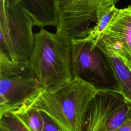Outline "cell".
I'll return each instance as SVG.
<instances>
[{
	"instance_id": "9",
	"label": "cell",
	"mask_w": 131,
	"mask_h": 131,
	"mask_svg": "<svg viewBox=\"0 0 131 131\" xmlns=\"http://www.w3.org/2000/svg\"><path fill=\"white\" fill-rule=\"evenodd\" d=\"M16 5L31 17L35 26L42 29L58 24L57 0H19Z\"/></svg>"
},
{
	"instance_id": "15",
	"label": "cell",
	"mask_w": 131,
	"mask_h": 131,
	"mask_svg": "<svg viewBox=\"0 0 131 131\" xmlns=\"http://www.w3.org/2000/svg\"><path fill=\"white\" fill-rule=\"evenodd\" d=\"M41 113L43 122L42 131H62L46 115Z\"/></svg>"
},
{
	"instance_id": "7",
	"label": "cell",
	"mask_w": 131,
	"mask_h": 131,
	"mask_svg": "<svg viewBox=\"0 0 131 131\" xmlns=\"http://www.w3.org/2000/svg\"><path fill=\"white\" fill-rule=\"evenodd\" d=\"M124 100L119 91L99 90L90 103L83 131H107L109 117Z\"/></svg>"
},
{
	"instance_id": "17",
	"label": "cell",
	"mask_w": 131,
	"mask_h": 131,
	"mask_svg": "<svg viewBox=\"0 0 131 131\" xmlns=\"http://www.w3.org/2000/svg\"><path fill=\"white\" fill-rule=\"evenodd\" d=\"M9 3V0H0V16L6 15V5Z\"/></svg>"
},
{
	"instance_id": "19",
	"label": "cell",
	"mask_w": 131,
	"mask_h": 131,
	"mask_svg": "<svg viewBox=\"0 0 131 131\" xmlns=\"http://www.w3.org/2000/svg\"><path fill=\"white\" fill-rule=\"evenodd\" d=\"M0 131H9L6 127L3 126V125H0Z\"/></svg>"
},
{
	"instance_id": "2",
	"label": "cell",
	"mask_w": 131,
	"mask_h": 131,
	"mask_svg": "<svg viewBox=\"0 0 131 131\" xmlns=\"http://www.w3.org/2000/svg\"><path fill=\"white\" fill-rule=\"evenodd\" d=\"M43 91L56 90L73 79L72 38L67 33L41 29L34 34V46L28 60Z\"/></svg>"
},
{
	"instance_id": "5",
	"label": "cell",
	"mask_w": 131,
	"mask_h": 131,
	"mask_svg": "<svg viewBox=\"0 0 131 131\" xmlns=\"http://www.w3.org/2000/svg\"><path fill=\"white\" fill-rule=\"evenodd\" d=\"M6 18H0V53L14 61L28 60L34 46V25L17 5H6Z\"/></svg>"
},
{
	"instance_id": "1",
	"label": "cell",
	"mask_w": 131,
	"mask_h": 131,
	"mask_svg": "<svg viewBox=\"0 0 131 131\" xmlns=\"http://www.w3.org/2000/svg\"><path fill=\"white\" fill-rule=\"evenodd\" d=\"M99 90L74 78L56 90L43 91L28 110L42 113L62 131H83L90 103Z\"/></svg>"
},
{
	"instance_id": "4",
	"label": "cell",
	"mask_w": 131,
	"mask_h": 131,
	"mask_svg": "<svg viewBox=\"0 0 131 131\" xmlns=\"http://www.w3.org/2000/svg\"><path fill=\"white\" fill-rule=\"evenodd\" d=\"M73 78L80 79L99 90L119 91L110 61L98 45L86 37L72 39Z\"/></svg>"
},
{
	"instance_id": "18",
	"label": "cell",
	"mask_w": 131,
	"mask_h": 131,
	"mask_svg": "<svg viewBox=\"0 0 131 131\" xmlns=\"http://www.w3.org/2000/svg\"><path fill=\"white\" fill-rule=\"evenodd\" d=\"M18 1H19V0H9V3L16 5L17 4V3L18 2Z\"/></svg>"
},
{
	"instance_id": "14",
	"label": "cell",
	"mask_w": 131,
	"mask_h": 131,
	"mask_svg": "<svg viewBox=\"0 0 131 131\" xmlns=\"http://www.w3.org/2000/svg\"><path fill=\"white\" fill-rule=\"evenodd\" d=\"M0 125L9 131H30L17 115L12 113L0 117Z\"/></svg>"
},
{
	"instance_id": "6",
	"label": "cell",
	"mask_w": 131,
	"mask_h": 131,
	"mask_svg": "<svg viewBox=\"0 0 131 131\" xmlns=\"http://www.w3.org/2000/svg\"><path fill=\"white\" fill-rule=\"evenodd\" d=\"M120 0H57L59 23L56 32H64L72 39L86 36L111 7Z\"/></svg>"
},
{
	"instance_id": "10",
	"label": "cell",
	"mask_w": 131,
	"mask_h": 131,
	"mask_svg": "<svg viewBox=\"0 0 131 131\" xmlns=\"http://www.w3.org/2000/svg\"><path fill=\"white\" fill-rule=\"evenodd\" d=\"M110 41L121 45L131 57V8L119 9L102 34Z\"/></svg>"
},
{
	"instance_id": "12",
	"label": "cell",
	"mask_w": 131,
	"mask_h": 131,
	"mask_svg": "<svg viewBox=\"0 0 131 131\" xmlns=\"http://www.w3.org/2000/svg\"><path fill=\"white\" fill-rule=\"evenodd\" d=\"M131 111V102L125 98L124 102L110 115L107 120V130L117 131Z\"/></svg>"
},
{
	"instance_id": "8",
	"label": "cell",
	"mask_w": 131,
	"mask_h": 131,
	"mask_svg": "<svg viewBox=\"0 0 131 131\" xmlns=\"http://www.w3.org/2000/svg\"><path fill=\"white\" fill-rule=\"evenodd\" d=\"M97 44L106 55L115 74L119 92L131 102V57L124 49H115L102 39Z\"/></svg>"
},
{
	"instance_id": "3",
	"label": "cell",
	"mask_w": 131,
	"mask_h": 131,
	"mask_svg": "<svg viewBox=\"0 0 131 131\" xmlns=\"http://www.w3.org/2000/svg\"><path fill=\"white\" fill-rule=\"evenodd\" d=\"M43 91L28 60L12 61L0 53V117L28 110Z\"/></svg>"
},
{
	"instance_id": "11",
	"label": "cell",
	"mask_w": 131,
	"mask_h": 131,
	"mask_svg": "<svg viewBox=\"0 0 131 131\" xmlns=\"http://www.w3.org/2000/svg\"><path fill=\"white\" fill-rule=\"evenodd\" d=\"M118 11L119 9L116 7L115 5L109 8L85 37L97 44L99 39H101L103 32Z\"/></svg>"
},
{
	"instance_id": "20",
	"label": "cell",
	"mask_w": 131,
	"mask_h": 131,
	"mask_svg": "<svg viewBox=\"0 0 131 131\" xmlns=\"http://www.w3.org/2000/svg\"><path fill=\"white\" fill-rule=\"evenodd\" d=\"M130 8H131V5H130Z\"/></svg>"
},
{
	"instance_id": "16",
	"label": "cell",
	"mask_w": 131,
	"mask_h": 131,
	"mask_svg": "<svg viewBox=\"0 0 131 131\" xmlns=\"http://www.w3.org/2000/svg\"><path fill=\"white\" fill-rule=\"evenodd\" d=\"M117 131H131V111L126 119Z\"/></svg>"
},
{
	"instance_id": "13",
	"label": "cell",
	"mask_w": 131,
	"mask_h": 131,
	"mask_svg": "<svg viewBox=\"0 0 131 131\" xmlns=\"http://www.w3.org/2000/svg\"><path fill=\"white\" fill-rule=\"evenodd\" d=\"M16 115L23 122L30 131H42L43 122L42 113L40 111L34 109H29Z\"/></svg>"
}]
</instances>
